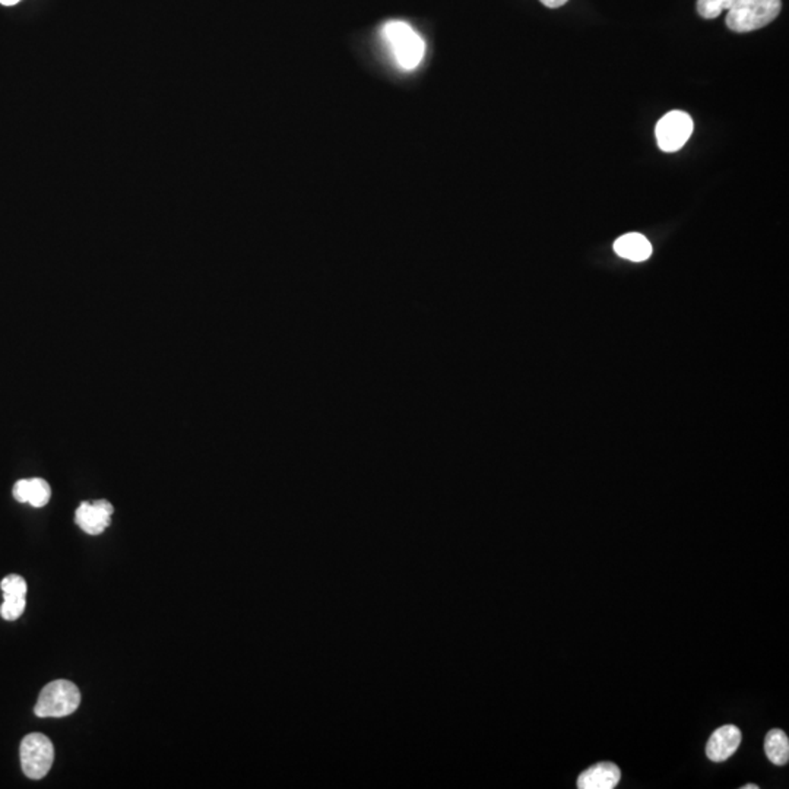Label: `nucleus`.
I'll return each mask as SVG.
<instances>
[{
	"label": "nucleus",
	"instance_id": "16",
	"mask_svg": "<svg viewBox=\"0 0 789 789\" xmlns=\"http://www.w3.org/2000/svg\"><path fill=\"white\" fill-rule=\"evenodd\" d=\"M21 0H0V4H4V6H13V4H20Z\"/></svg>",
	"mask_w": 789,
	"mask_h": 789
},
{
	"label": "nucleus",
	"instance_id": "8",
	"mask_svg": "<svg viewBox=\"0 0 789 789\" xmlns=\"http://www.w3.org/2000/svg\"><path fill=\"white\" fill-rule=\"evenodd\" d=\"M621 779V772L619 766L611 762H601L586 769L581 773L578 779V788L581 789H613L619 785Z\"/></svg>",
	"mask_w": 789,
	"mask_h": 789
},
{
	"label": "nucleus",
	"instance_id": "2",
	"mask_svg": "<svg viewBox=\"0 0 789 789\" xmlns=\"http://www.w3.org/2000/svg\"><path fill=\"white\" fill-rule=\"evenodd\" d=\"M781 9V0H741L728 11V28L734 33L756 31L775 21Z\"/></svg>",
	"mask_w": 789,
	"mask_h": 789
},
{
	"label": "nucleus",
	"instance_id": "17",
	"mask_svg": "<svg viewBox=\"0 0 789 789\" xmlns=\"http://www.w3.org/2000/svg\"><path fill=\"white\" fill-rule=\"evenodd\" d=\"M743 789H759V785H753V784H747V785H744Z\"/></svg>",
	"mask_w": 789,
	"mask_h": 789
},
{
	"label": "nucleus",
	"instance_id": "9",
	"mask_svg": "<svg viewBox=\"0 0 789 789\" xmlns=\"http://www.w3.org/2000/svg\"><path fill=\"white\" fill-rule=\"evenodd\" d=\"M13 497L20 503H29L31 506L43 507L51 500V488L49 482L42 478L20 480L13 486Z\"/></svg>",
	"mask_w": 789,
	"mask_h": 789
},
{
	"label": "nucleus",
	"instance_id": "7",
	"mask_svg": "<svg viewBox=\"0 0 789 789\" xmlns=\"http://www.w3.org/2000/svg\"><path fill=\"white\" fill-rule=\"evenodd\" d=\"M741 744V731L736 725H723L710 736L707 756L712 762H725L737 752Z\"/></svg>",
	"mask_w": 789,
	"mask_h": 789
},
{
	"label": "nucleus",
	"instance_id": "13",
	"mask_svg": "<svg viewBox=\"0 0 789 789\" xmlns=\"http://www.w3.org/2000/svg\"><path fill=\"white\" fill-rule=\"evenodd\" d=\"M26 595H4V604L0 606V615L8 621L18 620L26 611Z\"/></svg>",
	"mask_w": 789,
	"mask_h": 789
},
{
	"label": "nucleus",
	"instance_id": "4",
	"mask_svg": "<svg viewBox=\"0 0 789 789\" xmlns=\"http://www.w3.org/2000/svg\"><path fill=\"white\" fill-rule=\"evenodd\" d=\"M22 772L34 781L43 779L51 772L54 762V747L49 737L33 732L24 737L20 748Z\"/></svg>",
	"mask_w": 789,
	"mask_h": 789
},
{
	"label": "nucleus",
	"instance_id": "11",
	"mask_svg": "<svg viewBox=\"0 0 789 789\" xmlns=\"http://www.w3.org/2000/svg\"><path fill=\"white\" fill-rule=\"evenodd\" d=\"M764 752L769 761L777 766H784L789 761V739L782 730H772L764 738Z\"/></svg>",
	"mask_w": 789,
	"mask_h": 789
},
{
	"label": "nucleus",
	"instance_id": "12",
	"mask_svg": "<svg viewBox=\"0 0 789 789\" xmlns=\"http://www.w3.org/2000/svg\"><path fill=\"white\" fill-rule=\"evenodd\" d=\"M741 0H698V12L702 18L714 20L718 18L723 11H730L738 4Z\"/></svg>",
	"mask_w": 789,
	"mask_h": 789
},
{
	"label": "nucleus",
	"instance_id": "5",
	"mask_svg": "<svg viewBox=\"0 0 789 789\" xmlns=\"http://www.w3.org/2000/svg\"><path fill=\"white\" fill-rule=\"evenodd\" d=\"M693 133V119L685 112L674 110L665 114L655 128L658 146L664 152H677Z\"/></svg>",
	"mask_w": 789,
	"mask_h": 789
},
{
	"label": "nucleus",
	"instance_id": "1",
	"mask_svg": "<svg viewBox=\"0 0 789 789\" xmlns=\"http://www.w3.org/2000/svg\"><path fill=\"white\" fill-rule=\"evenodd\" d=\"M382 35L399 67L403 71L418 67L426 53V44L416 29L407 22L389 21L383 27Z\"/></svg>",
	"mask_w": 789,
	"mask_h": 789
},
{
	"label": "nucleus",
	"instance_id": "6",
	"mask_svg": "<svg viewBox=\"0 0 789 789\" xmlns=\"http://www.w3.org/2000/svg\"><path fill=\"white\" fill-rule=\"evenodd\" d=\"M114 512L112 503L97 500L94 503L83 502L75 512V522L83 532L90 535H100L112 524Z\"/></svg>",
	"mask_w": 789,
	"mask_h": 789
},
{
	"label": "nucleus",
	"instance_id": "10",
	"mask_svg": "<svg viewBox=\"0 0 789 789\" xmlns=\"http://www.w3.org/2000/svg\"><path fill=\"white\" fill-rule=\"evenodd\" d=\"M614 252L620 258L628 259L631 262H644L651 258L652 246L642 234L630 233L615 240Z\"/></svg>",
	"mask_w": 789,
	"mask_h": 789
},
{
	"label": "nucleus",
	"instance_id": "14",
	"mask_svg": "<svg viewBox=\"0 0 789 789\" xmlns=\"http://www.w3.org/2000/svg\"><path fill=\"white\" fill-rule=\"evenodd\" d=\"M4 595H27L26 579L18 574H9L0 583Z\"/></svg>",
	"mask_w": 789,
	"mask_h": 789
},
{
	"label": "nucleus",
	"instance_id": "3",
	"mask_svg": "<svg viewBox=\"0 0 789 789\" xmlns=\"http://www.w3.org/2000/svg\"><path fill=\"white\" fill-rule=\"evenodd\" d=\"M81 705V691L76 684L67 680H56L42 690L34 714L40 718L69 716Z\"/></svg>",
	"mask_w": 789,
	"mask_h": 789
},
{
	"label": "nucleus",
	"instance_id": "15",
	"mask_svg": "<svg viewBox=\"0 0 789 789\" xmlns=\"http://www.w3.org/2000/svg\"><path fill=\"white\" fill-rule=\"evenodd\" d=\"M540 2L547 8L551 9L560 8L563 4H567V0H540Z\"/></svg>",
	"mask_w": 789,
	"mask_h": 789
}]
</instances>
